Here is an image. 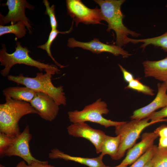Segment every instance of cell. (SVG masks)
<instances>
[{"mask_svg": "<svg viewBox=\"0 0 167 167\" xmlns=\"http://www.w3.org/2000/svg\"><path fill=\"white\" fill-rule=\"evenodd\" d=\"M109 112L106 103L99 98L93 103L86 106L81 110H75L68 113V118L72 123L89 121L100 124L106 128L117 126L124 121L117 122L107 119L103 116Z\"/></svg>", "mask_w": 167, "mask_h": 167, "instance_id": "obj_5", "label": "cell"}, {"mask_svg": "<svg viewBox=\"0 0 167 167\" xmlns=\"http://www.w3.org/2000/svg\"><path fill=\"white\" fill-rule=\"evenodd\" d=\"M124 122L115 127V133L121 138L117 160L122 158L126 151L135 144L142 131L146 127L163 120L151 121L148 118L140 120H131Z\"/></svg>", "mask_w": 167, "mask_h": 167, "instance_id": "obj_6", "label": "cell"}, {"mask_svg": "<svg viewBox=\"0 0 167 167\" xmlns=\"http://www.w3.org/2000/svg\"><path fill=\"white\" fill-rule=\"evenodd\" d=\"M30 103L39 116L46 121L52 122L58 114L59 106L51 97L45 93L36 92Z\"/></svg>", "mask_w": 167, "mask_h": 167, "instance_id": "obj_12", "label": "cell"}, {"mask_svg": "<svg viewBox=\"0 0 167 167\" xmlns=\"http://www.w3.org/2000/svg\"><path fill=\"white\" fill-rule=\"evenodd\" d=\"M48 156L51 159H60L75 161L89 167H104L105 166L102 161L103 156L101 154L98 156L92 158L75 156L66 154L57 148H54L51 150Z\"/></svg>", "mask_w": 167, "mask_h": 167, "instance_id": "obj_15", "label": "cell"}, {"mask_svg": "<svg viewBox=\"0 0 167 167\" xmlns=\"http://www.w3.org/2000/svg\"><path fill=\"white\" fill-rule=\"evenodd\" d=\"M158 92L155 98L148 105L135 110L130 117L131 120L148 118L156 110L167 105V85L164 82L157 84Z\"/></svg>", "mask_w": 167, "mask_h": 167, "instance_id": "obj_13", "label": "cell"}, {"mask_svg": "<svg viewBox=\"0 0 167 167\" xmlns=\"http://www.w3.org/2000/svg\"><path fill=\"white\" fill-rule=\"evenodd\" d=\"M36 92L26 87H10L2 91L5 97L24 101L30 103L34 97Z\"/></svg>", "mask_w": 167, "mask_h": 167, "instance_id": "obj_17", "label": "cell"}, {"mask_svg": "<svg viewBox=\"0 0 167 167\" xmlns=\"http://www.w3.org/2000/svg\"><path fill=\"white\" fill-rule=\"evenodd\" d=\"M118 65L123 74L124 79L126 82L128 83L134 79V75L128 71L120 64H118Z\"/></svg>", "mask_w": 167, "mask_h": 167, "instance_id": "obj_28", "label": "cell"}, {"mask_svg": "<svg viewBox=\"0 0 167 167\" xmlns=\"http://www.w3.org/2000/svg\"><path fill=\"white\" fill-rule=\"evenodd\" d=\"M28 165V167H55L54 166L49 164L47 161H41L39 162H35Z\"/></svg>", "mask_w": 167, "mask_h": 167, "instance_id": "obj_30", "label": "cell"}, {"mask_svg": "<svg viewBox=\"0 0 167 167\" xmlns=\"http://www.w3.org/2000/svg\"><path fill=\"white\" fill-rule=\"evenodd\" d=\"M43 3L46 8L44 14L49 16L51 30L57 29L58 24L55 15L54 5L53 4L50 6L49 2L47 0H44Z\"/></svg>", "mask_w": 167, "mask_h": 167, "instance_id": "obj_25", "label": "cell"}, {"mask_svg": "<svg viewBox=\"0 0 167 167\" xmlns=\"http://www.w3.org/2000/svg\"><path fill=\"white\" fill-rule=\"evenodd\" d=\"M73 21L72 22V26L71 28H70L69 30L67 31L64 32H60L57 29L51 30V32L49 33L48 38L47 41L44 44L40 45L37 47L38 48L45 50L47 52L48 56L52 59L56 64L57 66H58L61 68H64L66 67V66L61 65V64H60L58 62H57V61L54 58L52 54V53L51 51V46L53 42L56 38V37H57L58 34L59 33L62 34L69 33L72 31L73 29Z\"/></svg>", "mask_w": 167, "mask_h": 167, "instance_id": "obj_21", "label": "cell"}, {"mask_svg": "<svg viewBox=\"0 0 167 167\" xmlns=\"http://www.w3.org/2000/svg\"><path fill=\"white\" fill-rule=\"evenodd\" d=\"M164 82L167 85V80H166L165 82Z\"/></svg>", "mask_w": 167, "mask_h": 167, "instance_id": "obj_36", "label": "cell"}, {"mask_svg": "<svg viewBox=\"0 0 167 167\" xmlns=\"http://www.w3.org/2000/svg\"><path fill=\"white\" fill-rule=\"evenodd\" d=\"M158 147L161 148H167V138L160 137Z\"/></svg>", "mask_w": 167, "mask_h": 167, "instance_id": "obj_31", "label": "cell"}, {"mask_svg": "<svg viewBox=\"0 0 167 167\" xmlns=\"http://www.w3.org/2000/svg\"><path fill=\"white\" fill-rule=\"evenodd\" d=\"M139 77L134 79L128 83L125 89H131L144 94L153 96L154 95V90L149 87L143 84L140 81Z\"/></svg>", "mask_w": 167, "mask_h": 167, "instance_id": "obj_23", "label": "cell"}, {"mask_svg": "<svg viewBox=\"0 0 167 167\" xmlns=\"http://www.w3.org/2000/svg\"><path fill=\"white\" fill-rule=\"evenodd\" d=\"M2 5L7 6L9 11L6 16L0 14V25L3 26L10 22L13 24L21 21L25 24L29 33H32L31 22L25 15V11L26 8L33 10L34 6L26 0H7L6 3Z\"/></svg>", "mask_w": 167, "mask_h": 167, "instance_id": "obj_8", "label": "cell"}, {"mask_svg": "<svg viewBox=\"0 0 167 167\" xmlns=\"http://www.w3.org/2000/svg\"><path fill=\"white\" fill-rule=\"evenodd\" d=\"M126 44L131 43L133 44L142 43L140 48L143 51L149 45L160 47L165 52H167V31L162 35L150 38L134 39L128 37L126 40Z\"/></svg>", "mask_w": 167, "mask_h": 167, "instance_id": "obj_18", "label": "cell"}, {"mask_svg": "<svg viewBox=\"0 0 167 167\" xmlns=\"http://www.w3.org/2000/svg\"><path fill=\"white\" fill-rule=\"evenodd\" d=\"M2 49L0 50V65L4 66V68L1 70L0 73L3 77H7L11 68L17 64H23L34 66L41 71L51 70L56 71L58 74L60 72V70L55 65L45 63L32 58L29 55L31 51L27 47H23L19 42H16L15 50L11 54L7 52L4 44H2Z\"/></svg>", "mask_w": 167, "mask_h": 167, "instance_id": "obj_4", "label": "cell"}, {"mask_svg": "<svg viewBox=\"0 0 167 167\" xmlns=\"http://www.w3.org/2000/svg\"><path fill=\"white\" fill-rule=\"evenodd\" d=\"M24 23L19 21L15 24L8 26L0 25V36L6 34L12 33L16 37L21 38L25 36L27 29Z\"/></svg>", "mask_w": 167, "mask_h": 167, "instance_id": "obj_20", "label": "cell"}, {"mask_svg": "<svg viewBox=\"0 0 167 167\" xmlns=\"http://www.w3.org/2000/svg\"><path fill=\"white\" fill-rule=\"evenodd\" d=\"M15 167H28V165L24 161H21Z\"/></svg>", "mask_w": 167, "mask_h": 167, "instance_id": "obj_32", "label": "cell"}, {"mask_svg": "<svg viewBox=\"0 0 167 167\" xmlns=\"http://www.w3.org/2000/svg\"><path fill=\"white\" fill-rule=\"evenodd\" d=\"M154 132L160 137L167 138V125H161Z\"/></svg>", "mask_w": 167, "mask_h": 167, "instance_id": "obj_29", "label": "cell"}, {"mask_svg": "<svg viewBox=\"0 0 167 167\" xmlns=\"http://www.w3.org/2000/svg\"><path fill=\"white\" fill-rule=\"evenodd\" d=\"M13 139V138L0 132V155L1 157L4 156L6 152L12 142Z\"/></svg>", "mask_w": 167, "mask_h": 167, "instance_id": "obj_26", "label": "cell"}, {"mask_svg": "<svg viewBox=\"0 0 167 167\" xmlns=\"http://www.w3.org/2000/svg\"><path fill=\"white\" fill-rule=\"evenodd\" d=\"M45 73H37L34 77H26L23 74L19 75H8L7 79L18 84H21L36 92L46 94L51 97L59 106L65 105L66 98L63 86L56 87L53 84L51 79L52 75L58 74L55 71L47 70Z\"/></svg>", "mask_w": 167, "mask_h": 167, "instance_id": "obj_3", "label": "cell"}, {"mask_svg": "<svg viewBox=\"0 0 167 167\" xmlns=\"http://www.w3.org/2000/svg\"><path fill=\"white\" fill-rule=\"evenodd\" d=\"M67 45L71 48H81L93 53L99 54L106 52L110 53L115 56L121 55L123 58H127L132 55L121 47L103 43L97 38H94L88 42H83L77 41L74 38H70L68 40Z\"/></svg>", "mask_w": 167, "mask_h": 167, "instance_id": "obj_10", "label": "cell"}, {"mask_svg": "<svg viewBox=\"0 0 167 167\" xmlns=\"http://www.w3.org/2000/svg\"><path fill=\"white\" fill-rule=\"evenodd\" d=\"M127 165L120 164L118 165H117L115 167H127ZM104 167H110L109 166H107L105 165Z\"/></svg>", "mask_w": 167, "mask_h": 167, "instance_id": "obj_34", "label": "cell"}, {"mask_svg": "<svg viewBox=\"0 0 167 167\" xmlns=\"http://www.w3.org/2000/svg\"><path fill=\"white\" fill-rule=\"evenodd\" d=\"M67 13L77 26L80 23L86 24H101L103 20L101 9H90L80 0L66 1Z\"/></svg>", "mask_w": 167, "mask_h": 167, "instance_id": "obj_7", "label": "cell"}, {"mask_svg": "<svg viewBox=\"0 0 167 167\" xmlns=\"http://www.w3.org/2000/svg\"><path fill=\"white\" fill-rule=\"evenodd\" d=\"M166 117H167V105L160 110L153 113L148 118L151 121L163 120L167 122V118H164Z\"/></svg>", "mask_w": 167, "mask_h": 167, "instance_id": "obj_27", "label": "cell"}, {"mask_svg": "<svg viewBox=\"0 0 167 167\" xmlns=\"http://www.w3.org/2000/svg\"><path fill=\"white\" fill-rule=\"evenodd\" d=\"M6 102L0 104V132L12 138L21 132L19 123L24 116L37 114L38 112L30 103L5 97Z\"/></svg>", "mask_w": 167, "mask_h": 167, "instance_id": "obj_2", "label": "cell"}, {"mask_svg": "<svg viewBox=\"0 0 167 167\" xmlns=\"http://www.w3.org/2000/svg\"><path fill=\"white\" fill-rule=\"evenodd\" d=\"M66 129L70 135L88 139L94 146L96 153H100L101 148L106 135L103 131L94 129L85 122L72 123Z\"/></svg>", "mask_w": 167, "mask_h": 167, "instance_id": "obj_11", "label": "cell"}, {"mask_svg": "<svg viewBox=\"0 0 167 167\" xmlns=\"http://www.w3.org/2000/svg\"><path fill=\"white\" fill-rule=\"evenodd\" d=\"M158 137L154 132L143 134L141 140L129 149L120 164L128 165L134 163L154 145Z\"/></svg>", "mask_w": 167, "mask_h": 167, "instance_id": "obj_14", "label": "cell"}, {"mask_svg": "<svg viewBox=\"0 0 167 167\" xmlns=\"http://www.w3.org/2000/svg\"><path fill=\"white\" fill-rule=\"evenodd\" d=\"M29 126L27 125L23 131L17 136L13 138L12 142L6 152L4 156H16L22 158L28 165L41 161L34 157L30 152L29 145L32 138Z\"/></svg>", "mask_w": 167, "mask_h": 167, "instance_id": "obj_9", "label": "cell"}, {"mask_svg": "<svg viewBox=\"0 0 167 167\" xmlns=\"http://www.w3.org/2000/svg\"><path fill=\"white\" fill-rule=\"evenodd\" d=\"M143 167H153L152 159L148 161L144 165Z\"/></svg>", "mask_w": 167, "mask_h": 167, "instance_id": "obj_33", "label": "cell"}, {"mask_svg": "<svg viewBox=\"0 0 167 167\" xmlns=\"http://www.w3.org/2000/svg\"><path fill=\"white\" fill-rule=\"evenodd\" d=\"M152 161L153 167H167V148L157 146Z\"/></svg>", "mask_w": 167, "mask_h": 167, "instance_id": "obj_22", "label": "cell"}, {"mask_svg": "<svg viewBox=\"0 0 167 167\" xmlns=\"http://www.w3.org/2000/svg\"><path fill=\"white\" fill-rule=\"evenodd\" d=\"M100 6L103 20L108 23L106 31L113 30L116 34V45L122 47L126 45V39L128 36L137 37L141 36L140 33L131 30L123 24V20L125 15L121 10L125 0H95Z\"/></svg>", "mask_w": 167, "mask_h": 167, "instance_id": "obj_1", "label": "cell"}, {"mask_svg": "<svg viewBox=\"0 0 167 167\" xmlns=\"http://www.w3.org/2000/svg\"><path fill=\"white\" fill-rule=\"evenodd\" d=\"M0 167H5L3 165H2L0 164Z\"/></svg>", "mask_w": 167, "mask_h": 167, "instance_id": "obj_35", "label": "cell"}, {"mask_svg": "<svg viewBox=\"0 0 167 167\" xmlns=\"http://www.w3.org/2000/svg\"><path fill=\"white\" fill-rule=\"evenodd\" d=\"M157 147V146L154 145L130 167H143L148 161L152 159Z\"/></svg>", "mask_w": 167, "mask_h": 167, "instance_id": "obj_24", "label": "cell"}, {"mask_svg": "<svg viewBox=\"0 0 167 167\" xmlns=\"http://www.w3.org/2000/svg\"><path fill=\"white\" fill-rule=\"evenodd\" d=\"M143 65L145 77H152L163 82L167 80V56L159 60L144 61Z\"/></svg>", "mask_w": 167, "mask_h": 167, "instance_id": "obj_16", "label": "cell"}, {"mask_svg": "<svg viewBox=\"0 0 167 167\" xmlns=\"http://www.w3.org/2000/svg\"><path fill=\"white\" fill-rule=\"evenodd\" d=\"M120 141V137L119 135L113 137L106 135L101 148V154L103 156L109 155L112 159L117 160Z\"/></svg>", "mask_w": 167, "mask_h": 167, "instance_id": "obj_19", "label": "cell"}, {"mask_svg": "<svg viewBox=\"0 0 167 167\" xmlns=\"http://www.w3.org/2000/svg\"><path fill=\"white\" fill-rule=\"evenodd\" d=\"M165 7L167 8V4L165 6Z\"/></svg>", "mask_w": 167, "mask_h": 167, "instance_id": "obj_37", "label": "cell"}]
</instances>
